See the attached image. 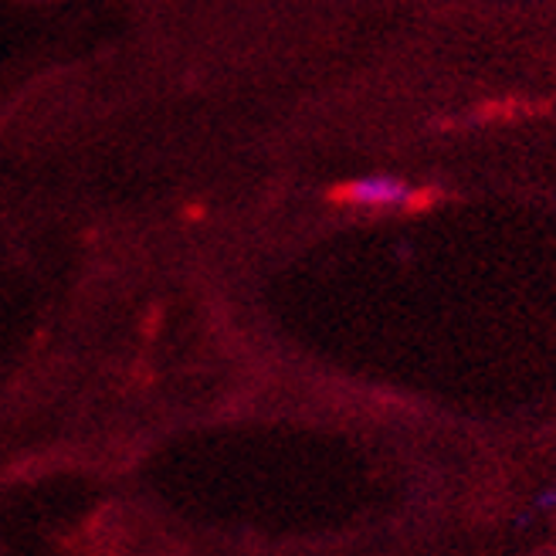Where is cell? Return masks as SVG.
<instances>
[{"mask_svg":"<svg viewBox=\"0 0 556 556\" xmlns=\"http://www.w3.org/2000/svg\"><path fill=\"white\" fill-rule=\"evenodd\" d=\"M536 509H556V485H549V489H543L540 495H536Z\"/></svg>","mask_w":556,"mask_h":556,"instance_id":"obj_2","label":"cell"},{"mask_svg":"<svg viewBox=\"0 0 556 556\" xmlns=\"http://www.w3.org/2000/svg\"><path fill=\"white\" fill-rule=\"evenodd\" d=\"M410 187L401 177H359L329 193L332 201L353 207H397L410 201Z\"/></svg>","mask_w":556,"mask_h":556,"instance_id":"obj_1","label":"cell"}]
</instances>
